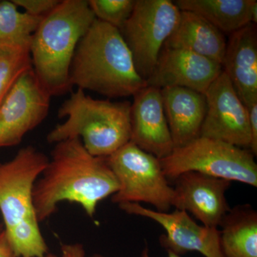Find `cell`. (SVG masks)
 Listing matches in <instances>:
<instances>
[{"mask_svg":"<svg viewBox=\"0 0 257 257\" xmlns=\"http://www.w3.org/2000/svg\"><path fill=\"white\" fill-rule=\"evenodd\" d=\"M49 162L36 147L20 149L12 160L0 162V212L5 231L40 223L33 204V189Z\"/></svg>","mask_w":257,"mask_h":257,"instance_id":"8","label":"cell"},{"mask_svg":"<svg viewBox=\"0 0 257 257\" xmlns=\"http://www.w3.org/2000/svg\"><path fill=\"white\" fill-rule=\"evenodd\" d=\"M180 15L178 7L170 0H136L133 13L119 29L144 80L153 73Z\"/></svg>","mask_w":257,"mask_h":257,"instance_id":"7","label":"cell"},{"mask_svg":"<svg viewBox=\"0 0 257 257\" xmlns=\"http://www.w3.org/2000/svg\"><path fill=\"white\" fill-rule=\"evenodd\" d=\"M167 253H168V257H180L179 255H177V253H174L173 251H170V250H167ZM140 257H150V253H149V248L147 246H145L144 248L143 252L141 253Z\"/></svg>","mask_w":257,"mask_h":257,"instance_id":"27","label":"cell"},{"mask_svg":"<svg viewBox=\"0 0 257 257\" xmlns=\"http://www.w3.org/2000/svg\"><path fill=\"white\" fill-rule=\"evenodd\" d=\"M32 67L30 46L0 47V104L19 78Z\"/></svg>","mask_w":257,"mask_h":257,"instance_id":"21","label":"cell"},{"mask_svg":"<svg viewBox=\"0 0 257 257\" xmlns=\"http://www.w3.org/2000/svg\"><path fill=\"white\" fill-rule=\"evenodd\" d=\"M133 96L130 142L160 160L165 158L172 153L175 147L161 89L146 86Z\"/></svg>","mask_w":257,"mask_h":257,"instance_id":"14","label":"cell"},{"mask_svg":"<svg viewBox=\"0 0 257 257\" xmlns=\"http://www.w3.org/2000/svg\"><path fill=\"white\" fill-rule=\"evenodd\" d=\"M136 0H89L96 19L117 29L121 28L133 13Z\"/></svg>","mask_w":257,"mask_h":257,"instance_id":"22","label":"cell"},{"mask_svg":"<svg viewBox=\"0 0 257 257\" xmlns=\"http://www.w3.org/2000/svg\"><path fill=\"white\" fill-rule=\"evenodd\" d=\"M0 257H17L10 246L4 229L0 232Z\"/></svg>","mask_w":257,"mask_h":257,"instance_id":"26","label":"cell"},{"mask_svg":"<svg viewBox=\"0 0 257 257\" xmlns=\"http://www.w3.org/2000/svg\"><path fill=\"white\" fill-rule=\"evenodd\" d=\"M254 0H177L180 11L191 12L207 20L223 34L231 35L251 23Z\"/></svg>","mask_w":257,"mask_h":257,"instance_id":"19","label":"cell"},{"mask_svg":"<svg viewBox=\"0 0 257 257\" xmlns=\"http://www.w3.org/2000/svg\"><path fill=\"white\" fill-rule=\"evenodd\" d=\"M42 19L20 12L12 1H0V47L30 46Z\"/></svg>","mask_w":257,"mask_h":257,"instance_id":"20","label":"cell"},{"mask_svg":"<svg viewBox=\"0 0 257 257\" xmlns=\"http://www.w3.org/2000/svg\"><path fill=\"white\" fill-rule=\"evenodd\" d=\"M226 42L224 34L205 19L181 11L178 25L164 47L191 51L221 64Z\"/></svg>","mask_w":257,"mask_h":257,"instance_id":"17","label":"cell"},{"mask_svg":"<svg viewBox=\"0 0 257 257\" xmlns=\"http://www.w3.org/2000/svg\"><path fill=\"white\" fill-rule=\"evenodd\" d=\"M175 179L173 207L190 213L207 227L220 226L230 210L226 192L231 182L195 172H185Z\"/></svg>","mask_w":257,"mask_h":257,"instance_id":"12","label":"cell"},{"mask_svg":"<svg viewBox=\"0 0 257 257\" xmlns=\"http://www.w3.org/2000/svg\"><path fill=\"white\" fill-rule=\"evenodd\" d=\"M221 66L244 105L257 102L256 25L249 24L229 35Z\"/></svg>","mask_w":257,"mask_h":257,"instance_id":"15","label":"cell"},{"mask_svg":"<svg viewBox=\"0 0 257 257\" xmlns=\"http://www.w3.org/2000/svg\"><path fill=\"white\" fill-rule=\"evenodd\" d=\"M219 226L224 257H257V213L251 205L230 209Z\"/></svg>","mask_w":257,"mask_h":257,"instance_id":"18","label":"cell"},{"mask_svg":"<svg viewBox=\"0 0 257 257\" xmlns=\"http://www.w3.org/2000/svg\"><path fill=\"white\" fill-rule=\"evenodd\" d=\"M44 257H58L57 256H56L55 254H53V253H48L47 254L45 255Z\"/></svg>","mask_w":257,"mask_h":257,"instance_id":"28","label":"cell"},{"mask_svg":"<svg viewBox=\"0 0 257 257\" xmlns=\"http://www.w3.org/2000/svg\"><path fill=\"white\" fill-rule=\"evenodd\" d=\"M118 189L119 183L106 157L93 156L78 138L60 142L55 144L34 187L37 220H47L65 201L78 204L93 217L98 204Z\"/></svg>","mask_w":257,"mask_h":257,"instance_id":"1","label":"cell"},{"mask_svg":"<svg viewBox=\"0 0 257 257\" xmlns=\"http://www.w3.org/2000/svg\"><path fill=\"white\" fill-rule=\"evenodd\" d=\"M3 229H3V225L0 224V232H1V231H3Z\"/></svg>","mask_w":257,"mask_h":257,"instance_id":"30","label":"cell"},{"mask_svg":"<svg viewBox=\"0 0 257 257\" xmlns=\"http://www.w3.org/2000/svg\"><path fill=\"white\" fill-rule=\"evenodd\" d=\"M160 162L167 179L195 172L257 187V165L252 152L212 139L199 137L174 149Z\"/></svg>","mask_w":257,"mask_h":257,"instance_id":"5","label":"cell"},{"mask_svg":"<svg viewBox=\"0 0 257 257\" xmlns=\"http://www.w3.org/2000/svg\"><path fill=\"white\" fill-rule=\"evenodd\" d=\"M161 92L175 148L199 138L207 111L205 95L179 87L163 88Z\"/></svg>","mask_w":257,"mask_h":257,"instance_id":"16","label":"cell"},{"mask_svg":"<svg viewBox=\"0 0 257 257\" xmlns=\"http://www.w3.org/2000/svg\"><path fill=\"white\" fill-rule=\"evenodd\" d=\"M106 158L119 183L111 202L118 205L147 203L162 212L173 207L175 191L162 171L160 159L132 142Z\"/></svg>","mask_w":257,"mask_h":257,"instance_id":"6","label":"cell"},{"mask_svg":"<svg viewBox=\"0 0 257 257\" xmlns=\"http://www.w3.org/2000/svg\"><path fill=\"white\" fill-rule=\"evenodd\" d=\"M223 72L221 64L182 49L164 47L147 86L187 88L205 94Z\"/></svg>","mask_w":257,"mask_h":257,"instance_id":"13","label":"cell"},{"mask_svg":"<svg viewBox=\"0 0 257 257\" xmlns=\"http://www.w3.org/2000/svg\"><path fill=\"white\" fill-rule=\"evenodd\" d=\"M131 104L94 99L80 89L72 91L57 112L65 120L48 133L47 143L78 138L93 156L109 157L131 140Z\"/></svg>","mask_w":257,"mask_h":257,"instance_id":"4","label":"cell"},{"mask_svg":"<svg viewBox=\"0 0 257 257\" xmlns=\"http://www.w3.org/2000/svg\"><path fill=\"white\" fill-rule=\"evenodd\" d=\"M204 95L207 111L200 137L250 150L247 107L224 72L212 82Z\"/></svg>","mask_w":257,"mask_h":257,"instance_id":"10","label":"cell"},{"mask_svg":"<svg viewBox=\"0 0 257 257\" xmlns=\"http://www.w3.org/2000/svg\"><path fill=\"white\" fill-rule=\"evenodd\" d=\"M18 8L31 16L43 18L60 3V0H12Z\"/></svg>","mask_w":257,"mask_h":257,"instance_id":"23","label":"cell"},{"mask_svg":"<svg viewBox=\"0 0 257 257\" xmlns=\"http://www.w3.org/2000/svg\"><path fill=\"white\" fill-rule=\"evenodd\" d=\"M60 257H86L82 243H63L61 246Z\"/></svg>","mask_w":257,"mask_h":257,"instance_id":"25","label":"cell"},{"mask_svg":"<svg viewBox=\"0 0 257 257\" xmlns=\"http://www.w3.org/2000/svg\"><path fill=\"white\" fill-rule=\"evenodd\" d=\"M69 83L109 98L134 96L147 86L119 29L97 19L77 45Z\"/></svg>","mask_w":257,"mask_h":257,"instance_id":"2","label":"cell"},{"mask_svg":"<svg viewBox=\"0 0 257 257\" xmlns=\"http://www.w3.org/2000/svg\"><path fill=\"white\" fill-rule=\"evenodd\" d=\"M90 257H105V256H102V255H100V254H94V255H92V256H91Z\"/></svg>","mask_w":257,"mask_h":257,"instance_id":"29","label":"cell"},{"mask_svg":"<svg viewBox=\"0 0 257 257\" xmlns=\"http://www.w3.org/2000/svg\"><path fill=\"white\" fill-rule=\"evenodd\" d=\"M51 96L33 68L19 78L0 104V148L15 147L48 115Z\"/></svg>","mask_w":257,"mask_h":257,"instance_id":"9","label":"cell"},{"mask_svg":"<svg viewBox=\"0 0 257 257\" xmlns=\"http://www.w3.org/2000/svg\"><path fill=\"white\" fill-rule=\"evenodd\" d=\"M248 120H249L251 146L250 151L254 156L257 154V102L253 103L247 107Z\"/></svg>","mask_w":257,"mask_h":257,"instance_id":"24","label":"cell"},{"mask_svg":"<svg viewBox=\"0 0 257 257\" xmlns=\"http://www.w3.org/2000/svg\"><path fill=\"white\" fill-rule=\"evenodd\" d=\"M119 207L126 214L143 216L160 224L166 231L160 236L161 244L177 255L198 251L205 257H224L218 228L198 224L186 211L176 209L173 212H162L138 203H125Z\"/></svg>","mask_w":257,"mask_h":257,"instance_id":"11","label":"cell"},{"mask_svg":"<svg viewBox=\"0 0 257 257\" xmlns=\"http://www.w3.org/2000/svg\"><path fill=\"white\" fill-rule=\"evenodd\" d=\"M95 20L87 0H62L39 24L30 45L32 68L51 96L72 92L74 52Z\"/></svg>","mask_w":257,"mask_h":257,"instance_id":"3","label":"cell"}]
</instances>
